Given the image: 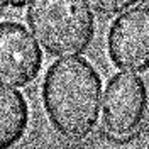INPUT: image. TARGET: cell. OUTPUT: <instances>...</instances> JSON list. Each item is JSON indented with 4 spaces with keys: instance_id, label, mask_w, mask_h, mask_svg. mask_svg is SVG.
Segmentation results:
<instances>
[{
    "instance_id": "1",
    "label": "cell",
    "mask_w": 149,
    "mask_h": 149,
    "mask_svg": "<svg viewBox=\"0 0 149 149\" xmlns=\"http://www.w3.org/2000/svg\"><path fill=\"white\" fill-rule=\"evenodd\" d=\"M41 98L51 127L66 141L80 142L100 120L102 78L83 58L59 59L44 73Z\"/></svg>"
},
{
    "instance_id": "2",
    "label": "cell",
    "mask_w": 149,
    "mask_h": 149,
    "mask_svg": "<svg viewBox=\"0 0 149 149\" xmlns=\"http://www.w3.org/2000/svg\"><path fill=\"white\" fill-rule=\"evenodd\" d=\"M26 17L49 56H81L95 39L97 20L86 0H29Z\"/></svg>"
},
{
    "instance_id": "3",
    "label": "cell",
    "mask_w": 149,
    "mask_h": 149,
    "mask_svg": "<svg viewBox=\"0 0 149 149\" xmlns=\"http://www.w3.org/2000/svg\"><path fill=\"white\" fill-rule=\"evenodd\" d=\"M149 109V92L146 81L132 73L113 74L103 97V132L115 142L136 137L144 125Z\"/></svg>"
},
{
    "instance_id": "4",
    "label": "cell",
    "mask_w": 149,
    "mask_h": 149,
    "mask_svg": "<svg viewBox=\"0 0 149 149\" xmlns=\"http://www.w3.org/2000/svg\"><path fill=\"white\" fill-rule=\"evenodd\" d=\"M107 53L120 71H149V5H136L112 22Z\"/></svg>"
},
{
    "instance_id": "5",
    "label": "cell",
    "mask_w": 149,
    "mask_h": 149,
    "mask_svg": "<svg viewBox=\"0 0 149 149\" xmlns=\"http://www.w3.org/2000/svg\"><path fill=\"white\" fill-rule=\"evenodd\" d=\"M42 68V54L19 22H0V85L22 88L36 80Z\"/></svg>"
},
{
    "instance_id": "6",
    "label": "cell",
    "mask_w": 149,
    "mask_h": 149,
    "mask_svg": "<svg viewBox=\"0 0 149 149\" xmlns=\"http://www.w3.org/2000/svg\"><path fill=\"white\" fill-rule=\"evenodd\" d=\"M29 103L12 86L0 85V149L15 146L29 127Z\"/></svg>"
},
{
    "instance_id": "7",
    "label": "cell",
    "mask_w": 149,
    "mask_h": 149,
    "mask_svg": "<svg viewBox=\"0 0 149 149\" xmlns=\"http://www.w3.org/2000/svg\"><path fill=\"white\" fill-rule=\"evenodd\" d=\"M86 2L92 9H95V12L102 15H119L136 7L141 0H86Z\"/></svg>"
},
{
    "instance_id": "8",
    "label": "cell",
    "mask_w": 149,
    "mask_h": 149,
    "mask_svg": "<svg viewBox=\"0 0 149 149\" xmlns=\"http://www.w3.org/2000/svg\"><path fill=\"white\" fill-rule=\"evenodd\" d=\"M29 3V0H10V5L15 7V9H22Z\"/></svg>"
},
{
    "instance_id": "9",
    "label": "cell",
    "mask_w": 149,
    "mask_h": 149,
    "mask_svg": "<svg viewBox=\"0 0 149 149\" xmlns=\"http://www.w3.org/2000/svg\"><path fill=\"white\" fill-rule=\"evenodd\" d=\"M9 7H10V0H0V17L7 12Z\"/></svg>"
}]
</instances>
